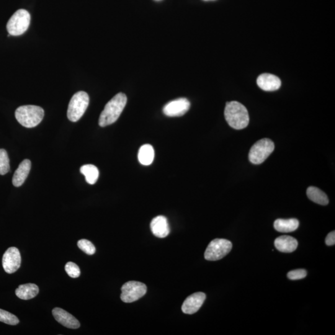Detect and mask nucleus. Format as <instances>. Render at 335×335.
<instances>
[{"instance_id": "nucleus-1", "label": "nucleus", "mask_w": 335, "mask_h": 335, "mask_svg": "<svg viewBox=\"0 0 335 335\" xmlns=\"http://www.w3.org/2000/svg\"><path fill=\"white\" fill-rule=\"evenodd\" d=\"M127 96L120 92L112 98L105 106L99 118L100 127H106L114 123L120 118L127 104Z\"/></svg>"}, {"instance_id": "nucleus-2", "label": "nucleus", "mask_w": 335, "mask_h": 335, "mask_svg": "<svg viewBox=\"0 0 335 335\" xmlns=\"http://www.w3.org/2000/svg\"><path fill=\"white\" fill-rule=\"evenodd\" d=\"M224 115L228 124L234 130H244L248 125L250 118L248 110L240 102H226Z\"/></svg>"}, {"instance_id": "nucleus-3", "label": "nucleus", "mask_w": 335, "mask_h": 335, "mask_svg": "<svg viewBox=\"0 0 335 335\" xmlns=\"http://www.w3.org/2000/svg\"><path fill=\"white\" fill-rule=\"evenodd\" d=\"M44 116V110L38 106H22L15 112V117L20 125L32 128L40 124Z\"/></svg>"}, {"instance_id": "nucleus-4", "label": "nucleus", "mask_w": 335, "mask_h": 335, "mask_svg": "<svg viewBox=\"0 0 335 335\" xmlns=\"http://www.w3.org/2000/svg\"><path fill=\"white\" fill-rule=\"evenodd\" d=\"M90 98L84 92H79L72 96L69 102L67 117L72 122H76L80 120L88 106Z\"/></svg>"}, {"instance_id": "nucleus-5", "label": "nucleus", "mask_w": 335, "mask_h": 335, "mask_svg": "<svg viewBox=\"0 0 335 335\" xmlns=\"http://www.w3.org/2000/svg\"><path fill=\"white\" fill-rule=\"evenodd\" d=\"M274 144L269 138H262L252 146L248 154L249 160L254 164H260L266 160L274 150Z\"/></svg>"}, {"instance_id": "nucleus-6", "label": "nucleus", "mask_w": 335, "mask_h": 335, "mask_svg": "<svg viewBox=\"0 0 335 335\" xmlns=\"http://www.w3.org/2000/svg\"><path fill=\"white\" fill-rule=\"evenodd\" d=\"M30 22V15L26 10L20 9L14 12L7 23L6 28L10 35H22L28 29Z\"/></svg>"}, {"instance_id": "nucleus-7", "label": "nucleus", "mask_w": 335, "mask_h": 335, "mask_svg": "<svg viewBox=\"0 0 335 335\" xmlns=\"http://www.w3.org/2000/svg\"><path fill=\"white\" fill-rule=\"evenodd\" d=\"M232 248V244L226 239L216 238L208 244L204 254L208 261H218L228 254Z\"/></svg>"}, {"instance_id": "nucleus-8", "label": "nucleus", "mask_w": 335, "mask_h": 335, "mask_svg": "<svg viewBox=\"0 0 335 335\" xmlns=\"http://www.w3.org/2000/svg\"><path fill=\"white\" fill-rule=\"evenodd\" d=\"M146 286L142 282H128L121 288L120 298L124 302L131 303L140 300L146 292Z\"/></svg>"}, {"instance_id": "nucleus-9", "label": "nucleus", "mask_w": 335, "mask_h": 335, "mask_svg": "<svg viewBox=\"0 0 335 335\" xmlns=\"http://www.w3.org/2000/svg\"><path fill=\"white\" fill-rule=\"evenodd\" d=\"M22 264L20 252L16 247H10L5 252L2 259V267L5 272L12 274L19 269Z\"/></svg>"}, {"instance_id": "nucleus-10", "label": "nucleus", "mask_w": 335, "mask_h": 335, "mask_svg": "<svg viewBox=\"0 0 335 335\" xmlns=\"http://www.w3.org/2000/svg\"><path fill=\"white\" fill-rule=\"evenodd\" d=\"M190 102L186 98L176 99L167 103L163 112L167 116H182L190 110Z\"/></svg>"}, {"instance_id": "nucleus-11", "label": "nucleus", "mask_w": 335, "mask_h": 335, "mask_svg": "<svg viewBox=\"0 0 335 335\" xmlns=\"http://www.w3.org/2000/svg\"><path fill=\"white\" fill-rule=\"evenodd\" d=\"M206 296L203 292H196L189 296L184 300L182 306V312L186 314H194L196 313L203 305L206 300Z\"/></svg>"}, {"instance_id": "nucleus-12", "label": "nucleus", "mask_w": 335, "mask_h": 335, "mask_svg": "<svg viewBox=\"0 0 335 335\" xmlns=\"http://www.w3.org/2000/svg\"><path fill=\"white\" fill-rule=\"evenodd\" d=\"M52 314L56 320L66 328L77 329L80 326L78 320L62 308H54Z\"/></svg>"}, {"instance_id": "nucleus-13", "label": "nucleus", "mask_w": 335, "mask_h": 335, "mask_svg": "<svg viewBox=\"0 0 335 335\" xmlns=\"http://www.w3.org/2000/svg\"><path fill=\"white\" fill-rule=\"evenodd\" d=\"M257 84L264 91L274 92L280 88L282 81L274 74H264L258 77Z\"/></svg>"}, {"instance_id": "nucleus-14", "label": "nucleus", "mask_w": 335, "mask_h": 335, "mask_svg": "<svg viewBox=\"0 0 335 335\" xmlns=\"http://www.w3.org/2000/svg\"><path fill=\"white\" fill-rule=\"evenodd\" d=\"M152 233L158 238H166L170 232L168 222L163 216H157L153 218L150 224Z\"/></svg>"}, {"instance_id": "nucleus-15", "label": "nucleus", "mask_w": 335, "mask_h": 335, "mask_svg": "<svg viewBox=\"0 0 335 335\" xmlns=\"http://www.w3.org/2000/svg\"><path fill=\"white\" fill-rule=\"evenodd\" d=\"M30 168L32 162L30 160L26 159L20 164L12 177V184L15 187H20L24 184L30 174Z\"/></svg>"}, {"instance_id": "nucleus-16", "label": "nucleus", "mask_w": 335, "mask_h": 335, "mask_svg": "<svg viewBox=\"0 0 335 335\" xmlns=\"http://www.w3.org/2000/svg\"><path fill=\"white\" fill-rule=\"evenodd\" d=\"M276 248L280 252H292L298 248V242L294 237L283 236L278 237L274 241Z\"/></svg>"}, {"instance_id": "nucleus-17", "label": "nucleus", "mask_w": 335, "mask_h": 335, "mask_svg": "<svg viewBox=\"0 0 335 335\" xmlns=\"http://www.w3.org/2000/svg\"><path fill=\"white\" fill-rule=\"evenodd\" d=\"M300 226V222L296 218L277 219L274 223V228L282 233H290L297 230Z\"/></svg>"}, {"instance_id": "nucleus-18", "label": "nucleus", "mask_w": 335, "mask_h": 335, "mask_svg": "<svg viewBox=\"0 0 335 335\" xmlns=\"http://www.w3.org/2000/svg\"><path fill=\"white\" fill-rule=\"evenodd\" d=\"M38 286L32 283L20 285L16 288V295L18 298L22 300H30L34 298L38 294Z\"/></svg>"}, {"instance_id": "nucleus-19", "label": "nucleus", "mask_w": 335, "mask_h": 335, "mask_svg": "<svg viewBox=\"0 0 335 335\" xmlns=\"http://www.w3.org/2000/svg\"><path fill=\"white\" fill-rule=\"evenodd\" d=\"M306 196L309 200L322 206H326L329 203L326 194L318 188L310 186L306 190Z\"/></svg>"}, {"instance_id": "nucleus-20", "label": "nucleus", "mask_w": 335, "mask_h": 335, "mask_svg": "<svg viewBox=\"0 0 335 335\" xmlns=\"http://www.w3.org/2000/svg\"><path fill=\"white\" fill-rule=\"evenodd\" d=\"M154 151L151 145L145 144L139 149L138 159L139 162L143 166H150L154 162Z\"/></svg>"}, {"instance_id": "nucleus-21", "label": "nucleus", "mask_w": 335, "mask_h": 335, "mask_svg": "<svg viewBox=\"0 0 335 335\" xmlns=\"http://www.w3.org/2000/svg\"><path fill=\"white\" fill-rule=\"evenodd\" d=\"M80 172L85 176L88 184H96L99 177V170L94 164H84L80 168Z\"/></svg>"}, {"instance_id": "nucleus-22", "label": "nucleus", "mask_w": 335, "mask_h": 335, "mask_svg": "<svg viewBox=\"0 0 335 335\" xmlns=\"http://www.w3.org/2000/svg\"><path fill=\"white\" fill-rule=\"evenodd\" d=\"M10 170L8 154L4 149H0V174H6L10 172Z\"/></svg>"}, {"instance_id": "nucleus-23", "label": "nucleus", "mask_w": 335, "mask_h": 335, "mask_svg": "<svg viewBox=\"0 0 335 335\" xmlns=\"http://www.w3.org/2000/svg\"><path fill=\"white\" fill-rule=\"evenodd\" d=\"M0 322L10 326H16L19 324L20 320L14 314L0 309Z\"/></svg>"}, {"instance_id": "nucleus-24", "label": "nucleus", "mask_w": 335, "mask_h": 335, "mask_svg": "<svg viewBox=\"0 0 335 335\" xmlns=\"http://www.w3.org/2000/svg\"><path fill=\"white\" fill-rule=\"evenodd\" d=\"M78 246L79 248L87 254L92 255L94 254L96 252V248L94 244L91 242L86 239H82L78 242Z\"/></svg>"}, {"instance_id": "nucleus-25", "label": "nucleus", "mask_w": 335, "mask_h": 335, "mask_svg": "<svg viewBox=\"0 0 335 335\" xmlns=\"http://www.w3.org/2000/svg\"><path fill=\"white\" fill-rule=\"evenodd\" d=\"M66 272L70 277L77 278L80 275V270L78 265L73 262H68L66 265Z\"/></svg>"}, {"instance_id": "nucleus-26", "label": "nucleus", "mask_w": 335, "mask_h": 335, "mask_svg": "<svg viewBox=\"0 0 335 335\" xmlns=\"http://www.w3.org/2000/svg\"><path fill=\"white\" fill-rule=\"evenodd\" d=\"M308 272L304 269L291 270L288 273V277L290 280H298L304 279L306 276Z\"/></svg>"}, {"instance_id": "nucleus-27", "label": "nucleus", "mask_w": 335, "mask_h": 335, "mask_svg": "<svg viewBox=\"0 0 335 335\" xmlns=\"http://www.w3.org/2000/svg\"><path fill=\"white\" fill-rule=\"evenodd\" d=\"M326 244L328 246H334L335 244V232L333 231L332 232L330 233L328 236H326Z\"/></svg>"}, {"instance_id": "nucleus-28", "label": "nucleus", "mask_w": 335, "mask_h": 335, "mask_svg": "<svg viewBox=\"0 0 335 335\" xmlns=\"http://www.w3.org/2000/svg\"><path fill=\"white\" fill-rule=\"evenodd\" d=\"M204 1L208 2V1H216V0H204Z\"/></svg>"}]
</instances>
